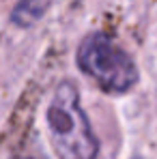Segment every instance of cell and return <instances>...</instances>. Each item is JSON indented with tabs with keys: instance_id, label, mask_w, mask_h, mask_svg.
<instances>
[{
	"instance_id": "cell-3",
	"label": "cell",
	"mask_w": 157,
	"mask_h": 159,
	"mask_svg": "<svg viewBox=\"0 0 157 159\" xmlns=\"http://www.w3.org/2000/svg\"><path fill=\"white\" fill-rule=\"evenodd\" d=\"M48 7H50V0H20L11 17L17 26H30L48 11Z\"/></svg>"
},
{
	"instance_id": "cell-2",
	"label": "cell",
	"mask_w": 157,
	"mask_h": 159,
	"mask_svg": "<svg viewBox=\"0 0 157 159\" xmlns=\"http://www.w3.org/2000/svg\"><path fill=\"white\" fill-rule=\"evenodd\" d=\"M80 69L108 93H125L138 82V69L129 54L110 37L90 34L78 48Z\"/></svg>"
},
{
	"instance_id": "cell-1",
	"label": "cell",
	"mask_w": 157,
	"mask_h": 159,
	"mask_svg": "<svg viewBox=\"0 0 157 159\" xmlns=\"http://www.w3.org/2000/svg\"><path fill=\"white\" fill-rule=\"evenodd\" d=\"M45 120L58 159H97L99 142L80 106V95L73 84H58L50 99Z\"/></svg>"
}]
</instances>
